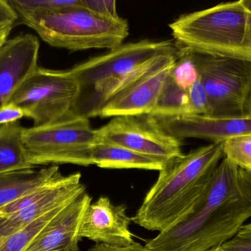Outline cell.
I'll use <instances>...</instances> for the list:
<instances>
[{"label": "cell", "mask_w": 251, "mask_h": 251, "mask_svg": "<svg viewBox=\"0 0 251 251\" xmlns=\"http://www.w3.org/2000/svg\"><path fill=\"white\" fill-rule=\"evenodd\" d=\"M251 218V174L225 157L193 212L149 240L153 251H208L232 238Z\"/></svg>", "instance_id": "1"}, {"label": "cell", "mask_w": 251, "mask_h": 251, "mask_svg": "<svg viewBox=\"0 0 251 251\" xmlns=\"http://www.w3.org/2000/svg\"><path fill=\"white\" fill-rule=\"evenodd\" d=\"M224 158L223 143H211L167 164L132 222L159 233L181 222L193 212Z\"/></svg>", "instance_id": "2"}, {"label": "cell", "mask_w": 251, "mask_h": 251, "mask_svg": "<svg viewBox=\"0 0 251 251\" xmlns=\"http://www.w3.org/2000/svg\"><path fill=\"white\" fill-rule=\"evenodd\" d=\"M169 28L180 48L251 63V12L241 0L181 15Z\"/></svg>", "instance_id": "3"}, {"label": "cell", "mask_w": 251, "mask_h": 251, "mask_svg": "<svg viewBox=\"0 0 251 251\" xmlns=\"http://www.w3.org/2000/svg\"><path fill=\"white\" fill-rule=\"evenodd\" d=\"M19 21L34 29L49 45L71 52L114 50L128 35L126 19L101 17L87 9L83 3L54 13L21 15Z\"/></svg>", "instance_id": "4"}, {"label": "cell", "mask_w": 251, "mask_h": 251, "mask_svg": "<svg viewBox=\"0 0 251 251\" xmlns=\"http://www.w3.org/2000/svg\"><path fill=\"white\" fill-rule=\"evenodd\" d=\"M100 139L89 119L71 112L60 119L25 128L23 142L29 164L40 165L71 164L93 165L91 147Z\"/></svg>", "instance_id": "5"}, {"label": "cell", "mask_w": 251, "mask_h": 251, "mask_svg": "<svg viewBox=\"0 0 251 251\" xmlns=\"http://www.w3.org/2000/svg\"><path fill=\"white\" fill-rule=\"evenodd\" d=\"M80 94L77 80L69 70L38 66L7 103L22 108L33 126L60 119L74 110Z\"/></svg>", "instance_id": "6"}, {"label": "cell", "mask_w": 251, "mask_h": 251, "mask_svg": "<svg viewBox=\"0 0 251 251\" xmlns=\"http://www.w3.org/2000/svg\"><path fill=\"white\" fill-rule=\"evenodd\" d=\"M187 51L197 68L199 78L207 94L208 116L226 118L243 115L251 84V63Z\"/></svg>", "instance_id": "7"}, {"label": "cell", "mask_w": 251, "mask_h": 251, "mask_svg": "<svg viewBox=\"0 0 251 251\" xmlns=\"http://www.w3.org/2000/svg\"><path fill=\"white\" fill-rule=\"evenodd\" d=\"M100 139L168 164L182 156L181 140L170 135L151 114L113 117L98 129Z\"/></svg>", "instance_id": "8"}, {"label": "cell", "mask_w": 251, "mask_h": 251, "mask_svg": "<svg viewBox=\"0 0 251 251\" xmlns=\"http://www.w3.org/2000/svg\"><path fill=\"white\" fill-rule=\"evenodd\" d=\"M178 50L172 41L145 39L123 44L102 56L92 57L70 70L80 86V93L104 81L126 76L157 56Z\"/></svg>", "instance_id": "9"}, {"label": "cell", "mask_w": 251, "mask_h": 251, "mask_svg": "<svg viewBox=\"0 0 251 251\" xmlns=\"http://www.w3.org/2000/svg\"><path fill=\"white\" fill-rule=\"evenodd\" d=\"M81 177L80 172L66 176L60 172L41 187L39 196L33 203L12 213L0 215V242L85 193L86 188L81 183Z\"/></svg>", "instance_id": "10"}, {"label": "cell", "mask_w": 251, "mask_h": 251, "mask_svg": "<svg viewBox=\"0 0 251 251\" xmlns=\"http://www.w3.org/2000/svg\"><path fill=\"white\" fill-rule=\"evenodd\" d=\"M125 204L115 206L107 197L91 203L79 222L77 237L113 246L128 247L135 244L128 229L132 218L126 214Z\"/></svg>", "instance_id": "11"}, {"label": "cell", "mask_w": 251, "mask_h": 251, "mask_svg": "<svg viewBox=\"0 0 251 251\" xmlns=\"http://www.w3.org/2000/svg\"><path fill=\"white\" fill-rule=\"evenodd\" d=\"M40 42L32 34L8 39L0 49V108L38 66Z\"/></svg>", "instance_id": "12"}, {"label": "cell", "mask_w": 251, "mask_h": 251, "mask_svg": "<svg viewBox=\"0 0 251 251\" xmlns=\"http://www.w3.org/2000/svg\"><path fill=\"white\" fill-rule=\"evenodd\" d=\"M158 119L166 132L180 140L196 138L218 143L230 137L251 135V116L246 115L226 118L184 115Z\"/></svg>", "instance_id": "13"}, {"label": "cell", "mask_w": 251, "mask_h": 251, "mask_svg": "<svg viewBox=\"0 0 251 251\" xmlns=\"http://www.w3.org/2000/svg\"><path fill=\"white\" fill-rule=\"evenodd\" d=\"M91 201L92 197L85 192L68 203L44 227L25 251H59L79 246V222Z\"/></svg>", "instance_id": "14"}, {"label": "cell", "mask_w": 251, "mask_h": 251, "mask_svg": "<svg viewBox=\"0 0 251 251\" xmlns=\"http://www.w3.org/2000/svg\"><path fill=\"white\" fill-rule=\"evenodd\" d=\"M174 65L148 75L115 96L103 106L99 116L110 118L125 115L150 114Z\"/></svg>", "instance_id": "15"}, {"label": "cell", "mask_w": 251, "mask_h": 251, "mask_svg": "<svg viewBox=\"0 0 251 251\" xmlns=\"http://www.w3.org/2000/svg\"><path fill=\"white\" fill-rule=\"evenodd\" d=\"M93 165L105 169H139L160 171L167 165L160 159L122 146L99 139L91 147Z\"/></svg>", "instance_id": "16"}, {"label": "cell", "mask_w": 251, "mask_h": 251, "mask_svg": "<svg viewBox=\"0 0 251 251\" xmlns=\"http://www.w3.org/2000/svg\"><path fill=\"white\" fill-rule=\"evenodd\" d=\"M60 173L57 165L18 169L0 174V209L27 195Z\"/></svg>", "instance_id": "17"}, {"label": "cell", "mask_w": 251, "mask_h": 251, "mask_svg": "<svg viewBox=\"0 0 251 251\" xmlns=\"http://www.w3.org/2000/svg\"><path fill=\"white\" fill-rule=\"evenodd\" d=\"M25 130L19 122L0 126V174L33 168L24 145Z\"/></svg>", "instance_id": "18"}, {"label": "cell", "mask_w": 251, "mask_h": 251, "mask_svg": "<svg viewBox=\"0 0 251 251\" xmlns=\"http://www.w3.org/2000/svg\"><path fill=\"white\" fill-rule=\"evenodd\" d=\"M158 119L190 115L187 90L180 87L168 74L151 113Z\"/></svg>", "instance_id": "19"}, {"label": "cell", "mask_w": 251, "mask_h": 251, "mask_svg": "<svg viewBox=\"0 0 251 251\" xmlns=\"http://www.w3.org/2000/svg\"><path fill=\"white\" fill-rule=\"evenodd\" d=\"M71 203V202H70ZM67 205V204H66ZM57 208L0 242V251H25L44 227L63 209Z\"/></svg>", "instance_id": "20"}, {"label": "cell", "mask_w": 251, "mask_h": 251, "mask_svg": "<svg viewBox=\"0 0 251 251\" xmlns=\"http://www.w3.org/2000/svg\"><path fill=\"white\" fill-rule=\"evenodd\" d=\"M18 16L45 14L82 5V0H8Z\"/></svg>", "instance_id": "21"}, {"label": "cell", "mask_w": 251, "mask_h": 251, "mask_svg": "<svg viewBox=\"0 0 251 251\" xmlns=\"http://www.w3.org/2000/svg\"><path fill=\"white\" fill-rule=\"evenodd\" d=\"M222 143L224 157L251 174V135L230 137Z\"/></svg>", "instance_id": "22"}, {"label": "cell", "mask_w": 251, "mask_h": 251, "mask_svg": "<svg viewBox=\"0 0 251 251\" xmlns=\"http://www.w3.org/2000/svg\"><path fill=\"white\" fill-rule=\"evenodd\" d=\"M178 59L171 70V76L181 88L188 90L199 79V72L187 50L177 47Z\"/></svg>", "instance_id": "23"}, {"label": "cell", "mask_w": 251, "mask_h": 251, "mask_svg": "<svg viewBox=\"0 0 251 251\" xmlns=\"http://www.w3.org/2000/svg\"><path fill=\"white\" fill-rule=\"evenodd\" d=\"M187 92L190 104V115L209 116V100L200 78L187 90Z\"/></svg>", "instance_id": "24"}, {"label": "cell", "mask_w": 251, "mask_h": 251, "mask_svg": "<svg viewBox=\"0 0 251 251\" xmlns=\"http://www.w3.org/2000/svg\"><path fill=\"white\" fill-rule=\"evenodd\" d=\"M218 249L220 251H251V223L243 225L232 238Z\"/></svg>", "instance_id": "25"}, {"label": "cell", "mask_w": 251, "mask_h": 251, "mask_svg": "<svg viewBox=\"0 0 251 251\" xmlns=\"http://www.w3.org/2000/svg\"><path fill=\"white\" fill-rule=\"evenodd\" d=\"M84 6L93 13L106 19L119 20L115 0H82Z\"/></svg>", "instance_id": "26"}, {"label": "cell", "mask_w": 251, "mask_h": 251, "mask_svg": "<svg viewBox=\"0 0 251 251\" xmlns=\"http://www.w3.org/2000/svg\"><path fill=\"white\" fill-rule=\"evenodd\" d=\"M24 117L25 111L13 103H7L0 108V126L18 122Z\"/></svg>", "instance_id": "27"}, {"label": "cell", "mask_w": 251, "mask_h": 251, "mask_svg": "<svg viewBox=\"0 0 251 251\" xmlns=\"http://www.w3.org/2000/svg\"><path fill=\"white\" fill-rule=\"evenodd\" d=\"M19 20V16L8 0H0V28L13 26Z\"/></svg>", "instance_id": "28"}, {"label": "cell", "mask_w": 251, "mask_h": 251, "mask_svg": "<svg viewBox=\"0 0 251 251\" xmlns=\"http://www.w3.org/2000/svg\"><path fill=\"white\" fill-rule=\"evenodd\" d=\"M88 251H153L142 246L138 243L128 246V247H113L104 244H97L93 246Z\"/></svg>", "instance_id": "29"}, {"label": "cell", "mask_w": 251, "mask_h": 251, "mask_svg": "<svg viewBox=\"0 0 251 251\" xmlns=\"http://www.w3.org/2000/svg\"><path fill=\"white\" fill-rule=\"evenodd\" d=\"M13 26L3 27L0 28V49L1 47L5 44L6 41H7L9 35L13 29Z\"/></svg>", "instance_id": "30"}, {"label": "cell", "mask_w": 251, "mask_h": 251, "mask_svg": "<svg viewBox=\"0 0 251 251\" xmlns=\"http://www.w3.org/2000/svg\"><path fill=\"white\" fill-rule=\"evenodd\" d=\"M243 115L251 116V84L246 99V103L244 106V113Z\"/></svg>", "instance_id": "31"}, {"label": "cell", "mask_w": 251, "mask_h": 251, "mask_svg": "<svg viewBox=\"0 0 251 251\" xmlns=\"http://www.w3.org/2000/svg\"><path fill=\"white\" fill-rule=\"evenodd\" d=\"M243 5L251 12V0H241Z\"/></svg>", "instance_id": "32"}, {"label": "cell", "mask_w": 251, "mask_h": 251, "mask_svg": "<svg viewBox=\"0 0 251 251\" xmlns=\"http://www.w3.org/2000/svg\"><path fill=\"white\" fill-rule=\"evenodd\" d=\"M79 246H72V247L68 248V249H64V250L59 251H79Z\"/></svg>", "instance_id": "33"}, {"label": "cell", "mask_w": 251, "mask_h": 251, "mask_svg": "<svg viewBox=\"0 0 251 251\" xmlns=\"http://www.w3.org/2000/svg\"><path fill=\"white\" fill-rule=\"evenodd\" d=\"M208 251H220L219 249H218V247L214 248V249H211V250Z\"/></svg>", "instance_id": "34"}]
</instances>
